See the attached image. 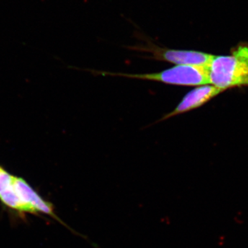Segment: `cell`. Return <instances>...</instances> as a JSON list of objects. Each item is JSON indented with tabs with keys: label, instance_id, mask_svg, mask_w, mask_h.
Here are the masks:
<instances>
[{
	"label": "cell",
	"instance_id": "obj_1",
	"mask_svg": "<svg viewBox=\"0 0 248 248\" xmlns=\"http://www.w3.org/2000/svg\"><path fill=\"white\" fill-rule=\"evenodd\" d=\"M210 84L223 91L248 86V46H239L231 55H214L209 66Z\"/></svg>",
	"mask_w": 248,
	"mask_h": 248
},
{
	"label": "cell",
	"instance_id": "obj_2",
	"mask_svg": "<svg viewBox=\"0 0 248 248\" xmlns=\"http://www.w3.org/2000/svg\"><path fill=\"white\" fill-rule=\"evenodd\" d=\"M209 66L177 65L159 73L146 74H130L102 71H94V73L104 76H118L131 79L159 81L164 84L175 86H203L210 84Z\"/></svg>",
	"mask_w": 248,
	"mask_h": 248
},
{
	"label": "cell",
	"instance_id": "obj_3",
	"mask_svg": "<svg viewBox=\"0 0 248 248\" xmlns=\"http://www.w3.org/2000/svg\"><path fill=\"white\" fill-rule=\"evenodd\" d=\"M223 91H224L213 85H203L196 88L187 93L177 107L172 112L165 115L159 122H163L175 116L198 108Z\"/></svg>",
	"mask_w": 248,
	"mask_h": 248
},
{
	"label": "cell",
	"instance_id": "obj_4",
	"mask_svg": "<svg viewBox=\"0 0 248 248\" xmlns=\"http://www.w3.org/2000/svg\"><path fill=\"white\" fill-rule=\"evenodd\" d=\"M15 187L19 200L27 208L28 213H42L50 215L60 221L54 213L53 204L44 200L26 181L22 178L15 177Z\"/></svg>",
	"mask_w": 248,
	"mask_h": 248
},
{
	"label": "cell",
	"instance_id": "obj_5",
	"mask_svg": "<svg viewBox=\"0 0 248 248\" xmlns=\"http://www.w3.org/2000/svg\"><path fill=\"white\" fill-rule=\"evenodd\" d=\"M14 176L0 167V201L8 208L19 213H28L15 187Z\"/></svg>",
	"mask_w": 248,
	"mask_h": 248
}]
</instances>
